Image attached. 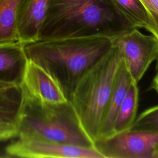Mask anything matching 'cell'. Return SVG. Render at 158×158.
<instances>
[{
	"label": "cell",
	"mask_w": 158,
	"mask_h": 158,
	"mask_svg": "<svg viewBox=\"0 0 158 158\" xmlns=\"http://www.w3.org/2000/svg\"><path fill=\"white\" fill-rule=\"evenodd\" d=\"M138 101V83L133 81L118 111L113 134L128 130L131 128L136 118Z\"/></svg>",
	"instance_id": "4fadbf2b"
},
{
	"label": "cell",
	"mask_w": 158,
	"mask_h": 158,
	"mask_svg": "<svg viewBox=\"0 0 158 158\" xmlns=\"http://www.w3.org/2000/svg\"><path fill=\"white\" fill-rule=\"evenodd\" d=\"M154 158H158V144L154 152Z\"/></svg>",
	"instance_id": "44dd1931"
},
{
	"label": "cell",
	"mask_w": 158,
	"mask_h": 158,
	"mask_svg": "<svg viewBox=\"0 0 158 158\" xmlns=\"http://www.w3.org/2000/svg\"><path fill=\"white\" fill-rule=\"evenodd\" d=\"M134 28L114 0H49L38 40L113 38Z\"/></svg>",
	"instance_id": "6da1fadb"
},
{
	"label": "cell",
	"mask_w": 158,
	"mask_h": 158,
	"mask_svg": "<svg viewBox=\"0 0 158 158\" xmlns=\"http://www.w3.org/2000/svg\"><path fill=\"white\" fill-rule=\"evenodd\" d=\"M22 94L17 136L36 137L62 144L94 148L93 141L83 128L69 100L60 103H44L23 91Z\"/></svg>",
	"instance_id": "3957f363"
},
{
	"label": "cell",
	"mask_w": 158,
	"mask_h": 158,
	"mask_svg": "<svg viewBox=\"0 0 158 158\" xmlns=\"http://www.w3.org/2000/svg\"><path fill=\"white\" fill-rule=\"evenodd\" d=\"M156 67H155V69H156V73H158V56H157V58L156 59Z\"/></svg>",
	"instance_id": "7402d4cb"
},
{
	"label": "cell",
	"mask_w": 158,
	"mask_h": 158,
	"mask_svg": "<svg viewBox=\"0 0 158 158\" xmlns=\"http://www.w3.org/2000/svg\"><path fill=\"white\" fill-rule=\"evenodd\" d=\"M12 86H10V85H9L5 84V83H2V82H0V89H6V88H7L12 87Z\"/></svg>",
	"instance_id": "ffe728a7"
},
{
	"label": "cell",
	"mask_w": 158,
	"mask_h": 158,
	"mask_svg": "<svg viewBox=\"0 0 158 158\" xmlns=\"http://www.w3.org/2000/svg\"><path fill=\"white\" fill-rule=\"evenodd\" d=\"M133 81H135L122 59L98 139L113 135L118 111Z\"/></svg>",
	"instance_id": "8fae6325"
},
{
	"label": "cell",
	"mask_w": 158,
	"mask_h": 158,
	"mask_svg": "<svg viewBox=\"0 0 158 158\" xmlns=\"http://www.w3.org/2000/svg\"><path fill=\"white\" fill-rule=\"evenodd\" d=\"M158 131L130 129L94 141L103 158H154Z\"/></svg>",
	"instance_id": "5b68a950"
},
{
	"label": "cell",
	"mask_w": 158,
	"mask_h": 158,
	"mask_svg": "<svg viewBox=\"0 0 158 158\" xmlns=\"http://www.w3.org/2000/svg\"><path fill=\"white\" fill-rule=\"evenodd\" d=\"M18 132L19 127L17 125L0 123V141L16 138Z\"/></svg>",
	"instance_id": "e0dca14e"
},
{
	"label": "cell",
	"mask_w": 158,
	"mask_h": 158,
	"mask_svg": "<svg viewBox=\"0 0 158 158\" xmlns=\"http://www.w3.org/2000/svg\"><path fill=\"white\" fill-rule=\"evenodd\" d=\"M148 89L154 91L158 94V73H156Z\"/></svg>",
	"instance_id": "d6986e66"
},
{
	"label": "cell",
	"mask_w": 158,
	"mask_h": 158,
	"mask_svg": "<svg viewBox=\"0 0 158 158\" xmlns=\"http://www.w3.org/2000/svg\"><path fill=\"white\" fill-rule=\"evenodd\" d=\"M112 46L111 38L99 36L38 40L24 44L27 58L53 77L68 100L82 77Z\"/></svg>",
	"instance_id": "7a4b0ae2"
},
{
	"label": "cell",
	"mask_w": 158,
	"mask_h": 158,
	"mask_svg": "<svg viewBox=\"0 0 158 158\" xmlns=\"http://www.w3.org/2000/svg\"><path fill=\"white\" fill-rule=\"evenodd\" d=\"M151 14L158 30V0H141Z\"/></svg>",
	"instance_id": "ac0fdd59"
},
{
	"label": "cell",
	"mask_w": 158,
	"mask_h": 158,
	"mask_svg": "<svg viewBox=\"0 0 158 158\" xmlns=\"http://www.w3.org/2000/svg\"><path fill=\"white\" fill-rule=\"evenodd\" d=\"M122 57L112 46L80 80L70 101L89 138H99Z\"/></svg>",
	"instance_id": "277c9868"
},
{
	"label": "cell",
	"mask_w": 158,
	"mask_h": 158,
	"mask_svg": "<svg viewBox=\"0 0 158 158\" xmlns=\"http://www.w3.org/2000/svg\"><path fill=\"white\" fill-rule=\"evenodd\" d=\"M130 129L158 131V105L151 107L139 114Z\"/></svg>",
	"instance_id": "2e32d148"
},
{
	"label": "cell",
	"mask_w": 158,
	"mask_h": 158,
	"mask_svg": "<svg viewBox=\"0 0 158 158\" xmlns=\"http://www.w3.org/2000/svg\"><path fill=\"white\" fill-rule=\"evenodd\" d=\"M20 86L24 93L41 102L60 103L68 101L53 77L28 59Z\"/></svg>",
	"instance_id": "ba28073f"
},
{
	"label": "cell",
	"mask_w": 158,
	"mask_h": 158,
	"mask_svg": "<svg viewBox=\"0 0 158 158\" xmlns=\"http://www.w3.org/2000/svg\"><path fill=\"white\" fill-rule=\"evenodd\" d=\"M23 94L21 86L0 89V123H19Z\"/></svg>",
	"instance_id": "5bb4252c"
},
{
	"label": "cell",
	"mask_w": 158,
	"mask_h": 158,
	"mask_svg": "<svg viewBox=\"0 0 158 158\" xmlns=\"http://www.w3.org/2000/svg\"><path fill=\"white\" fill-rule=\"evenodd\" d=\"M22 1L0 0V43L17 40V14Z\"/></svg>",
	"instance_id": "9a60e30c"
},
{
	"label": "cell",
	"mask_w": 158,
	"mask_h": 158,
	"mask_svg": "<svg viewBox=\"0 0 158 158\" xmlns=\"http://www.w3.org/2000/svg\"><path fill=\"white\" fill-rule=\"evenodd\" d=\"M111 40L112 46L119 50L133 80L138 83L157 58L158 39L135 28Z\"/></svg>",
	"instance_id": "8992f818"
},
{
	"label": "cell",
	"mask_w": 158,
	"mask_h": 158,
	"mask_svg": "<svg viewBox=\"0 0 158 158\" xmlns=\"http://www.w3.org/2000/svg\"><path fill=\"white\" fill-rule=\"evenodd\" d=\"M24 44L17 40L0 43V82L20 86L28 61Z\"/></svg>",
	"instance_id": "30bf717a"
},
{
	"label": "cell",
	"mask_w": 158,
	"mask_h": 158,
	"mask_svg": "<svg viewBox=\"0 0 158 158\" xmlns=\"http://www.w3.org/2000/svg\"><path fill=\"white\" fill-rule=\"evenodd\" d=\"M118 9L136 28H143L158 39V30L149 10L141 0H114Z\"/></svg>",
	"instance_id": "7c38bea8"
},
{
	"label": "cell",
	"mask_w": 158,
	"mask_h": 158,
	"mask_svg": "<svg viewBox=\"0 0 158 158\" xmlns=\"http://www.w3.org/2000/svg\"><path fill=\"white\" fill-rule=\"evenodd\" d=\"M49 0H22L18 9L17 40L27 44L39 39Z\"/></svg>",
	"instance_id": "9c48e42d"
},
{
	"label": "cell",
	"mask_w": 158,
	"mask_h": 158,
	"mask_svg": "<svg viewBox=\"0 0 158 158\" xmlns=\"http://www.w3.org/2000/svg\"><path fill=\"white\" fill-rule=\"evenodd\" d=\"M9 156L26 158H103L94 148L59 143L36 137H19L5 149Z\"/></svg>",
	"instance_id": "52a82bcc"
}]
</instances>
